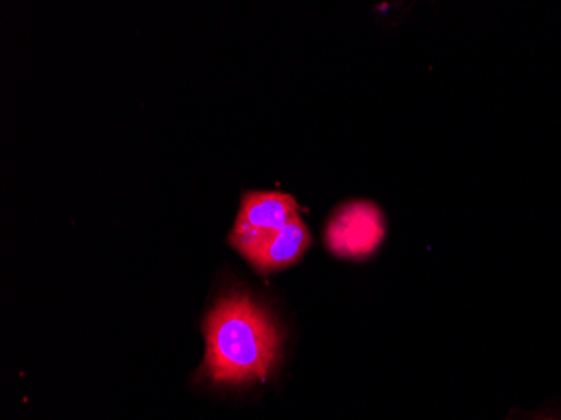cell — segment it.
I'll return each instance as SVG.
<instances>
[{
  "mask_svg": "<svg viewBox=\"0 0 561 420\" xmlns=\"http://www.w3.org/2000/svg\"><path fill=\"white\" fill-rule=\"evenodd\" d=\"M204 372L216 384L266 378L279 356L280 337L266 309L244 293L220 299L206 320Z\"/></svg>",
  "mask_w": 561,
  "mask_h": 420,
  "instance_id": "6da1fadb",
  "label": "cell"
},
{
  "mask_svg": "<svg viewBox=\"0 0 561 420\" xmlns=\"http://www.w3.org/2000/svg\"><path fill=\"white\" fill-rule=\"evenodd\" d=\"M299 205L291 195L280 192H249L229 241L251 261L261 248L298 217Z\"/></svg>",
  "mask_w": 561,
  "mask_h": 420,
  "instance_id": "7a4b0ae2",
  "label": "cell"
},
{
  "mask_svg": "<svg viewBox=\"0 0 561 420\" xmlns=\"http://www.w3.org/2000/svg\"><path fill=\"white\" fill-rule=\"evenodd\" d=\"M386 236V220L377 205L350 202L336 211L327 229L330 251L342 258H365L371 254Z\"/></svg>",
  "mask_w": 561,
  "mask_h": 420,
  "instance_id": "3957f363",
  "label": "cell"
},
{
  "mask_svg": "<svg viewBox=\"0 0 561 420\" xmlns=\"http://www.w3.org/2000/svg\"><path fill=\"white\" fill-rule=\"evenodd\" d=\"M310 245V230L298 216L271 238L249 262L261 273H273L298 262Z\"/></svg>",
  "mask_w": 561,
  "mask_h": 420,
  "instance_id": "277c9868",
  "label": "cell"
},
{
  "mask_svg": "<svg viewBox=\"0 0 561 420\" xmlns=\"http://www.w3.org/2000/svg\"><path fill=\"white\" fill-rule=\"evenodd\" d=\"M528 420H561V416H550V413H545V416L533 417V419Z\"/></svg>",
  "mask_w": 561,
  "mask_h": 420,
  "instance_id": "5b68a950",
  "label": "cell"
}]
</instances>
